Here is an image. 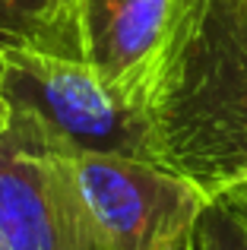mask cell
<instances>
[{"instance_id":"6","label":"cell","mask_w":247,"mask_h":250,"mask_svg":"<svg viewBox=\"0 0 247 250\" xmlns=\"http://www.w3.org/2000/svg\"><path fill=\"white\" fill-rule=\"evenodd\" d=\"M0 48L86 61L80 0H0Z\"/></svg>"},{"instance_id":"5","label":"cell","mask_w":247,"mask_h":250,"mask_svg":"<svg viewBox=\"0 0 247 250\" xmlns=\"http://www.w3.org/2000/svg\"><path fill=\"white\" fill-rule=\"evenodd\" d=\"M193 0H80L82 57L146 104Z\"/></svg>"},{"instance_id":"7","label":"cell","mask_w":247,"mask_h":250,"mask_svg":"<svg viewBox=\"0 0 247 250\" xmlns=\"http://www.w3.org/2000/svg\"><path fill=\"white\" fill-rule=\"evenodd\" d=\"M190 250H247V181L206 196L190 231Z\"/></svg>"},{"instance_id":"9","label":"cell","mask_w":247,"mask_h":250,"mask_svg":"<svg viewBox=\"0 0 247 250\" xmlns=\"http://www.w3.org/2000/svg\"><path fill=\"white\" fill-rule=\"evenodd\" d=\"M171 250H190V238H184V241H181V244H174Z\"/></svg>"},{"instance_id":"8","label":"cell","mask_w":247,"mask_h":250,"mask_svg":"<svg viewBox=\"0 0 247 250\" xmlns=\"http://www.w3.org/2000/svg\"><path fill=\"white\" fill-rule=\"evenodd\" d=\"M10 117H13L10 102H6V98H3V92H0V136L6 133V127H10Z\"/></svg>"},{"instance_id":"10","label":"cell","mask_w":247,"mask_h":250,"mask_svg":"<svg viewBox=\"0 0 247 250\" xmlns=\"http://www.w3.org/2000/svg\"><path fill=\"white\" fill-rule=\"evenodd\" d=\"M0 250H6V244H3V238H0Z\"/></svg>"},{"instance_id":"3","label":"cell","mask_w":247,"mask_h":250,"mask_svg":"<svg viewBox=\"0 0 247 250\" xmlns=\"http://www.w3.org/2000/svg\"><path fill=\"white\" fill-rule=\"evenodd\" d=\"M0 92L61 149L159 162L146 104L86 61L3 48Z\"/></svg>"},{"instance_id":"1","label":"cell","mask_w":247,"mask_h":250,"mask_svg":"<svg viewBox=\"0 0 247 250\" xmlns=\"http://www.w3.org/2000/svg\"><path fill=\"white\" fill-rule=\"evenodd\" d=\"M146 111L159 165L206 196L247 181V0H193Z\"/></svg>"},{"instance_id":"11","label":"cell","mask_w":247,"mask_h":250,"mask_svg":"<svg viewBox=\"0 0 247 250\" xmlns=\"http://www.w3.org/2000/svg\"><path fill=\"white\" fill-rule=\"evenodd\" d=\"M0 51H3V48H0Z\"/></svg>"},{"instance_id":"2","label":"cell","mask_w":247,"mask_h":250,"mask_svg":"<svg viewBox=\"0 0 247 250\" xmlns=\"http://www.w3.org/2000/svg\"><path fill=\"white\" fill-rule=\"evenodd\" d=\"M51 155L89 250H171L190 238L206 203L197 184L159 162L70 152L54 143Z\"/></svg>"},{"instance_id":"4","label":"cell","mask_w":247,"mask_h":250,"mask_svg":"<svg viewBox=\"0 0 247 250\" xmlns=\"http://www.w3.org/2000/svg\"><path fill=\"white\" fill-rule=\"evenodd\" d=\"M0 238L6 250H89L48 136L16 111L0 136Z\"/></svg>"}]
</instances>
